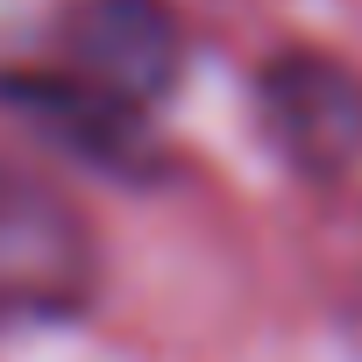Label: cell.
I'll return each instance as SVG.
<instances>
[{
  "mask_svg": "<svg viewBox=\"0 0 362 362\" xmlns=\"http://www.w3.org/2000/svg\"><path fill=\"white\" fill-rule=\"evenodd\" d=\"M78 86L107 107H142L177 78V22L163 0H86L71 15Z\"/></svg>",
  "mask_w": 362,
  "mask_h": 362,
  "instance_id": "cell-3",
  "label": "cell"
},
{
  "mask_svg": "<svg viewBox=\"0 0 362 362\" xmlns=\"http://www.w3.org/2000/svg\"><path fill=\"white\" fill-rule=\"evenodd\" d=\"M256 114L277 156L305 177H341L362 156V78L334 57H277L256 78Z\"/></svg>",
  "mask_w": 362,
  "mask_h": 362,
  "instance_id": "cell-2",
  "label": "cell"
},
{
  "mask_svg": "<svg viewBox=\"0 0 362 362\" xmlns=\"http://www.w3.org/2000/svg\"><path fill=\"white\" fill-rule=\"evenodd\" d=\"M93 298V235L36 170L0 163V327L71 320Z\"/></svg>",
  "mask_w": 362,
  "mask_h": 362,
  "instance_id": "cell-1",
  "label": "cell"
}]
</instances>
